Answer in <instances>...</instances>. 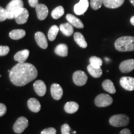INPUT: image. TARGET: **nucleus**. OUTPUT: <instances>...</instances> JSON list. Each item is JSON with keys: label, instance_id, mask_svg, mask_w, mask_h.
<instances>
[{"label": "nucleus", "instance_id": "obj_22", "mask_svg": "<svg viewBox=\"0 0 134 134\" xmlns=\"http://www.w3.org/2000/svg\"><path fill=\"white\" fill-rule=\"evenodd\" d=\"M55 53L60 57H66L68 53V46L65 43L58 45L55 48Z\"/></svg>", "mask_w": 134, "mask_h": 134}, {"label": "nucleus", "instance_id": "obj_34", "mask_svg": "<svg viewBox=\"0 0 134 134\" xmlns=\"http://www.w3.org/2000/svg\"><path fill=\"white\" fill-rule=\"evenodd\" d=\"M57 130L53 128V127H50V128H47L44 129L41 132V134H56Z\"/></svg>", "mask_w": 134, "mask_h": 134}, {"label": "nucleus", "instance_id": "obj_29", "mask_svg": "<svg viewBox=\"0 0 134 134\" xmlns=\"http://www.w3.org/2000/svg\"><path fill=\"white\" fill-rule=\"evenodd\" d=\"M90 65L94 68H100L101 65H103V60L98 57H91L90 58Z\"/></svg>", "mask_w": 134, "mask_h": 134}, {"label": "nucleus", "instance_id": "obj_36", "mask_svg": "<svg viewBox=\"0 0 134 134\" xmlns=\"http://www.w3.org/2000/svg\"><path fill=\"white\" fill-rule=\"evenodd\" d=\"M29 3L31 7L36 8L38 4V0H29Z\"/></svg>", "mask_w": 134, "mask_h": 134}, {"label": "nucleus", "instance_id": "obj_26", "mask_svg": "<svg viewBox=\"0 0 134 134\" xmlns=\"http://www.w3.org/2000/svg\"><path fill=\"white\" fill-rule=\"evenodd\" d=\"M87 69L90 75L94 78H98L101 76L102 74H103V71H102L101 68H94V67L92 66L91 65H89Z\"/></svg>", "mask_w": 134, "mask_h": 134}, {"label": "nucleus", "instance_id": "obj_6", "mask_svg": "<svg viewBox=\"0 0 134 134\" xmlns=\"http://www.w3.org/2000/svg\"><path fill=\"white\" fill-rule=\"evenodd\" d=\"M29 121L25 117H20L17 119L13 125V130L15 133L20 134L23 133L28 127Z\"/></svg>", "mask_w": 134, "mask_h": 134}, {"label": "nucleus", "instance_id": "obj_23", "mask_svg": "<svg viewBox=\"0 0 134 134\" xmlns=\"http://www.w3.org/2000/svg\"><path fill=\"white\" fill-rule=\"evenodd\" d=\"M60 30L66 36H71L73 34V32H74L73 26L71 24H70L69 23H65V24L60 25Z\"/></svg>", "mask_w": 134, "mask_h": 134}, {"label": "nucleus", "instance_id": "obj_35", "mask_svg": "<svg viewBox=\"0 0 134 134\" xmlns=\"http://www.w3.org/2000/svg\"><path fill=\"white\" fill-rule=\"evenodd\" d=\"M6 106L4 104L0 103V117L4 115L6 113Z\"/></svg>", "mask_w": 134, "mask_h": 134}, {"label": "nucleus", "instance_id": "obj_32", "mask_svg": "<svg viewBox=\"0 0 134 134\" xmlns=\"http://www.w3.org/2000/svg\"><path fill=\"white\" fill-rule=\"evenodd\" d=\"M7 15H6V10L4 8L0 6V22H2L7 19Z\"/></svg>", "mask_w": 134, "mask_h": 134}, {"label": "nucleus", "instance_id": "obj_14", "mask_svg": "<svg viewBox=\"0 0 134 134\" xmlns=\"http://www.w3.org/2000/svg\"><path fill=\"white\" fill-rule=\"evenodd\" d=\"M35 39L37 43L40 47L43 49H46L48 47V43L46 36L41 32H37L35 34Z\"/></svg>", "mask_w": 134, "mask_h": 134}, {"label": "nucleus", "instance_id": "obj_5", "mask_svg": "<svg viewBox=\"0 0 134 134\" xmlns=\"http://www.w3.org/2000/svg\"><path fill=\"white\" fill-rule=\"evenodd\" d=\"M113 99L110 95L107 94H100L95 98L94 103L96 106L99 108L107 107L112 104Z\"/></svg>", "mask_w": 134, "mask_h": 134}, {"label": "nucleus", "instance_id": "obj_27", "mask_svg": "<svg viewBox=\"0 0 134 134\" xmlns=\"http://www.w3.org/2000/svg\"><path fill=\"white\" fill-rule=\"evenodd\" d=\"M59 29L58 26H55V25L50 28L49 31L48 32V38L50 41H53L56 38Z\"/></svg>", "mask_w": 134, "mask_h": 134}, {"label": "nucleus", "instance_id": "obj_3", "mask_svg": "<svg viewBox=\"0 0 134 134\" xmlns=\"http://www.w3.org/2000/svg\"><path fill=\"white\" fill-rule=\"evenodd\" d=\"M24 4L22 0H12L7 5L6 9V13L8 19H14L16 16L24 8Z\"/></svg>", "mask_w": 134, "mask_h": 134}, {"label": "nucleus", "instance_id": "obj_31", "mask_svg": "<svg viewBox=\"0 0 134 134\" xmlns=\"http://www.w3.org/2000/svg\"><path fill=\"white\" fill-rule=\"evenodd\" d=\"M9 52V47L8 46H0V56H5L8 54Z\"/></svg>", "mask_w": 134, "mask_h": 134}, {"label": "nucleus", "instance_id": "obj_4", "mask_svg": "<svg viewBox=\"0 0 134 134\" xmlns=\"http://www.w3.org/2000/svg\"><path fill=\"white\" fill-rule=\"evenodd\" d=\"M109 123L111 125L116 127L126 126L129 123V118L125 114L114 115L110 118Z\"/></svg>", "mask_w": 134, "mask_h": 134}, {"label": "nucleus", "instance_id": "obj_30", "mask_svg": "<svg viewBox=\"0 0 134 134\" xmlns=\"http://www.w3.org/2000/svg\"><path fill=\"white\" fill-rule=\"evenodd\" d=\"M103 4V0H91L90 5L94 10H98L100 8Z\"/></svg>", "mask_w": 134, "mask_h": 134}, {"label": "nucleus", "instance_id": "obj_33", "mask_svg": "<svg viewBox=\"0 0 134 134\" xmlns=\"http://www.w3.org/2000/svg\"><path fill=\"white\" fill-rule=\"evenodd\" d=\"M70 127L69 125L66 124H65L62 125L61 130H62V134H70Z\"/></svg>", "mask_w": 134, "mask_h": 134}, {"label": "nucleus", "instance_id": "obj_2", "mask_svg": "<svg viewBox=\"0 0 134 134\" xmlns=\"http://www.w3.org/2000/svg\"><path fill=\"white\" fill-rule=\"evenodd\" d=\"M115 49L119 52L134 51V37L123 36L115 41Z\"/></svg>", "mask_w": 134, "mask_h": 134}, {"label": "nucleus", "instance_id": "obj_25", "mask_svg": "<svg viewBox=\"0 0 134 134\" xmlns=\"http://www.w3.org/2000/svg\"><path fill=\"white\" fill-rule=\"evenodd\" d=\"M26 36V32L23 29H15L9 33L10 38L13 40H19Z\"/></svg>", "mask_w": 134, "mask_h": 134}, {"label": "nucleus", "instance_id": "obj_9", "mask_svg": "<svg viewBox=\"0 0 134 134\" xmlns=\"http://www.w3.org/2000/svg\"><path fill=\"white\" fill-rule=\"evenodd\" d=\"M89 7L88 0H80L74 6V12L77 15L83 14L88 9Z\"/></svg>", "mask_w": 134, "mask_h": 134}, {"label": "nucleus", "instance_id": "obj_38", "mask_svg": "<svg viewBox=\"0 0 134 134\" xmlns=\"http://www.w3.org/2000/svg\"><path fill=\"white\" fill-rule=\"evenodd\" d=\"M130 23H131L132 25H133L134 26V16H132L130 19Z\"/></svg>", "mask_w": 134, "mask_h": 134}, {"label": "nucleus", "instance_id": "obj_40", "mask_svg": "<svg viewBox=\"0 0 134 134\" xmlns=\"http://www.w3.org/2000/svg\"><path fill=\"white\" fill-rule=\"evenodd\" d=\"M73 133H74V134L76 133V131H74V132H73Z\"/></svg>", "mask_w": 134, "mask_h": 134}, {"label": "nucleus", "instance_id": "obj_1", "mask_svg": "<svg viewBox=\"0 0 134 134\" xmlns=\"http://www.w3.org/2000/svg\"><path fill=\"white\" fill-rule=\"evenodd\" d=\"M9 78L15 86H23L36 79L38 72L33 65L29 63H18L9 70Z\"/></svg>", "mask_w": 134, "mask_h": 134}, {"label": "nucleus", "instance_id": "obj_39", "mask_svg": "<svg viewBox=\"0 0 134 134\" xmlns=\"http://www.w3.org/2000/svg\"><path fill=\"white\" fill-rule=\"evenodd\" d=\"M130 3L132 4V5L134 6V0H130Z\"/></svg>", "mask_w": 134, "mask_h": 134}, {"label": "nucleus", "instance_id": "obj_18", "mask_svg": "<svg viewBox=\"0 0 134 134\" xmlns=\"http://www.w3.org/2000/svg\"><path fill=\"white\" fill-rule=\"evenodd\" d=\"M28 108L33 113H38L41 108L39 101L36 98H30L27 101Z\"/></svg>", "mask_w": 134, "mask_h": 134}, {"label": "nucleus", "instance_id": "obj_13", "mask_svg": "<svg viewBox=\"0 0 134 134\" xmlns=\"http://www.w3.org/2000/svg\"><path fill=\"white\" fill-rule=\"evenodd\" d=\"M37 16L38 19L44 20L47 17L48 14V9L45 4H38L36 7Z\"/></svg>", "mask_w": 134, "mask_h": 134}, {"label": "nucleus", "instance_id": "obj_7", "mask_svg": "<svg viewBox=\"0 0 134 134\" xmlns=\"http://www.w3.org/2000/svg\"><path fill=\"white\" fill-rule=\"evenodd\" d=\"M73 80L75 85L77 86H81L86 83L88 76L85 72L81 70H78L73 73Z\"/></svg>", "mask_w": 134, "mask_h": 134}, {"label": "nucleus", "instance_id": "obj_10", "mask_svg": "<svg viewBox=\"0 0 134 134\" xmlns=\"http://www.w3.org/2000/svg\"><path fill=\"white\" fill-rule=\"evenodd\" d=\"M50 92L52 98L55 100H60L62 98L63 91L60 85L57 83H53L51 86Z\"/></svg>", "mask_w": 134, "mask_h": 134}, {"label": "nucleus", "instance_id": "obj_17", "mask_svg": "<svg viewBox=\"0 0 134 134\" xmlns=\"http://www.w3.org/2000/svg\"><path fill=\"white\" fill-rule=\"evenodd\" d=\"M29 51L28 50L25 49L17 52L14 55V58L16 61L18 62V63H24L29 57Z\"/></svg>", "mask_w": 134, "mask_h": 134}, {"label": "nucleus", "instance_id": "obj_21", "mask_svg": "<svg viewBox=\"0 0 134 134\" xmlns=\"http://www.w3.org/2000/svg\"><path fill=\"white\" fill-rule=\"evenodd\" d=\"M74 40L76 42L77 44L80 47L85 48L87 47L88 44L85 40V37H84L83 35L80 32H76L74 34Z\"/></svg>", "mask_w": 134, "mask_h": 134}, {"label": "nucleus", "instance_id": "obj_8", "mask_svg": "<svg viewBox=\"0 0 134 134\" xmlns=\"http://www.w3.org/2000/svg\"><path fill=\"white\" fill-rule=\"evenodd\" d=\"M120 85L125 90H127V91H133L134 78L130 76L122 77L120 80Z\"/></svg>", "mask_w": 134, "mask_h": 134}, {"label": "nucleus", "instance_id": "obj_16", "mask_svg": "<svg viewBox=\"0 0 134 134\" xmlns=\"http://www.w3.org/2000/svg\"><path fill=\"white\" fill-rule=\"evenodd\" d=\"M29 18V12L26 8H23L22 11L14 18L18 24H23L27 23Z\"/></svg>", "mask_w": 134, "mask_h": 134}, {"label": "nucleus", "instance_id": "obj_20", "mask_svg": "<svg viewBox=\"0 0 134 134\" xmlns=\"http://www.w3.org/2000/svg\"><path fill=\"white\" fill-rule=\"evenodd\" d=\"M79 109L78 104L74 101H70L65 104L64 106V109L65 112L68 114H73L78 111Z\"/></svg>", "mask_w": 134, "mask_h": 134}, {"label": "nucleus", "instance_id": "obj_24", "mask_svg": "<svg viewBox=\"0 0 134 134\" xmlns=\"http://www.w3.org/2000/svg\"><path fill=\"white\" fill-rule=\"evenodd\" d=\"M103 88L105 91L108 92L110 94H114L116 92L114 85L112 81L110 80H105L103 83Z\"/></svg>", "mask_w": 134, "mask_h": 134}, {"label": "nucleus", "instance_id": "obj_12", "mask_svg": "<svg viewBox=\"0 0 134 134\" xmlns=\"http://www.w3.org/2000/svg\"><path fill=\"white\" fill-rule=\"evenodd\" d=\"M34 88L35 91L39 96H43L47 91L46 85L42 80H37L34 83Z\"/></svg>", "mask_w": 134, "mask_h": 134}, {"label": "nucleus", "instance_id": "obj_15", "mask_svg": "<svg viewBox=\"0 0 134 134\" xmlns=\"http://www.w3.org/2000/svg\"><path fill=\"white\" fill-rule=\"evenodd\" d=\"M66 18L68 23L73 26L76 28H79V29H83L84 27V24L81 20L76 18V16H73V14H68L66 15Z\"/></svg>", "mask_w": 134, "mask_h": 134}, {"label": "nucleus", "instance_id": "obj_37", "mask_svg": "<svg viewBox=\"0 0 134 134\" xmlns=\"http://www.w3.org/2000/svg\"><path fill=\"white\" fill-rule=\"evenodd\" d=\"M119 134H132V133L129 129H124L122 130L121 131H120Z\"/></svg>", "mask_w": 134, "mask_h": 134}, {"label": "nucleus", "instance_id": "obj_28", "mask_svg": "<svg viewBox=\"0 0 134 134\" xmlns=\"http://www.w3.org/2000/svg\"><path fill=\"white\" fill-rule=\"evenodd\" d=\"M65 11L64 8L62 6H59L58 7L55 8L53 10L52 12V17L55 19H58L60 18H61L62 16L64 14Z\"/></svg>", "mask_w": 134, "mask_h": 134}, {"label": "nucleus", "instance_id": "obj_19", "mask_svg": "<svg viewBox=\"0 0 134 134\" xmlns=\"http://www.w3.org/2000/svg\"><path fill=\"white\" fill-rule=\"evenodd\" d=\"M124 1L125 0H103V4L108 8L115 9L121 6Z\"/></svg>", "mask_w": 134, "mask_h": 134}, {"label": "nucleus", "instance_id": "obj_11", "mask_svg": "<svg viewBox=\"0 0 134 134\" xmlns=\"http://www.w3.org/2000/svg\"><path fill=\"white\" fill-rule=\"evenodd\" d=\"M119 69L122 73H129L134 70V59H129L123 61L119 65Z\"/></svg>", "mask_w": 134, "mask_h": 134}]
</instances>
